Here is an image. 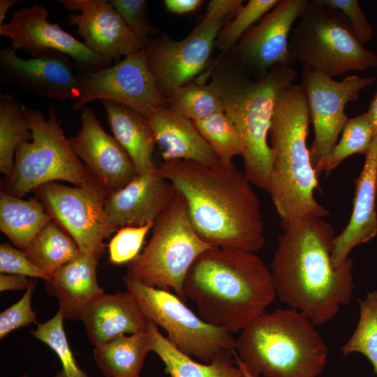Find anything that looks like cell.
<instances>
[{
	"label": "cell",
	"instance_id": "obj_41",
	"mask_svg": "<svg viewBox=\"0 0 377 377\" xmlns=\"http://www.w3.org/2000/svg\"><path fill=\"white\" fill-rule=\"evenodd\" d=\"M0 272L40 278L45 281L50 278V275L28 259L24 251L17 249L7 242L0 245Z\"/></svg>",
	"mask_w": 377,
	"mask_h": 377
},
{
	"label": "cell",
	"instance_id": "obj_15",
	"mask_svg": "<svg viewBox=\"0 0 377 377\" xmlns=\"http://www.w3.org/2000/svg\"><path fill=\"white\" fill-rule=\"evenodd\" d=\"M48 16V10L38 3L23 7L15 11L8 22L0 25V35L10 39V46L16 52L24 50L32 57L56 51L89 71L110 64L84 43L62 29L59 24L50 22Z\"/></svg>",
	"mask_w": 377,
	"mask_h": 377
},
{
	"label": "cell",
	"instance_id": "obj_42",
	"mask_svg": "<svg viewBox=\"0 0 377 377\" xmlns=\"http://www.w3.org/2000/svg\"><path fill=\"white\" fill-rule=\"evenodd\" d=\"M31 279L26 276L14 274H0V291L27 289Z\"/></svg>",
	"mask_w": 377,
	"mask_h": 377
},
{
	"label": "cell",
	"instance_id": "obj_32",
	"mask_svg": "<svg viewBox=\"0 0 377 377\" xmlns=\"http://www.w3.org/2000/svg\"><path fill=\"white\" fill-rule=\"evenodd\" d=\"M360 316L357 326L341 351L343 356L359 353L367 358L377 376V290L358 300Z\"/></svg>",
	"mask_w": 377,
	"mask_h": 377
},
{
	"label": "cell",
	"instance_id": "obj_8",
	"mask_svg": "<svg viewBox=\"0 0 377 377\" xmlns=\"http://www.w3.org/2000/svg\"><path fill=\"white\" fill-rule=\"evenodd\" d=\"M289 49L302 67L332 78L377 67V54L358 41L346 17L312 1L292 29Z\"/></svg>",
	"mask_w": 377,
	"mask_h": 377
},
{
	"label": "cell",
	"instance_id": "obj_2",
	"mask_svg": "<svg viewBox=\"0 0 377 377\" xmlns=\"http://www.w3.org/2000/svg\"><path fill=\"white\" fill-rule=\"evenodd\" d=\"M270 266L276 296L315 325L334 318L353 293V262L332 260V226L307 219L282 226Z\"/></svg>",
	"mask_w": 377,
	"mask_h": 377
},
{
	"label": "cell",
	"instance_id": "obj_14",
	"mask_svg": "<svg viewBox=\"0 0 377 377\" xmlns=\"http://www.w3.org/2000/svg\"><path fill=\"white\" fill-rule=\"evenodd\" d=\"M80 96L72 105L82 110L95 100L114 101L147 119L153 108L168 106L149 71L144 47L119 63L80 75Z\"/></svg>",
	"mask_w": 377,
	"mask_h": 377
},
{
	"label": "cell",
	"instance_id": "obj_9",
	"mask_svg": "<svg viewBox=\"0 0 377 377\" xmlns=\"http://www.w3.org/2000/svg\"><path fill=\"white\" fill-rule=\"evenodd\" d=\"M25 114L33 139L17 148L6 193L22 198L45 184L58 180L75 186L87 184L91 177L73 151L58 122L55 108H48L47 118L36 109L25 108Z\"/></svg>",
	"mask_w": 377,
	"mask_h": 377
},
{
	"label": "cell",
	"instance_id": "obj_28",
	"mask_svg": "<svg viewBox=\"0 0 377 377\" xmlns=\"http://www.w3.org/2000/svg\"><path fill=\"white\" fill-rule=\"evenodd\" d=\"M52 218L42 202L0 193V230L17 248L27 251Z\"/></svg>",
	"mask_w": 377,
	"mask_h": 377
},
{
	"label": "cell",
	"instance_id": "obj_37",
	"mask_svg": "<svg viewBox=\"0 0 377 377\" xmlns=\"http://www.w3.org/2000/svg\"><path fill=\"white\" fill-rule=\"evenodd\" d=\"M154 223L119 228L109 244L110 262L121 265L133 260L140 254L144 240Z\"/></svg>",
	"mask_w": 377,
	"mask_h": 377
},
{
	"label": "cell",
	"instance_id": "obj_36",
	"mask_svg": "<svg viewBox=\"0 0 377 377\" xmlns=\"http://www.w3.org/2000/svg\"><path fill=\"white\" fill-rule=\"evenodd\" d=\"M279 0H249L220 30L216 47L227 50L236 44L256 22L262 19L276 5Z\"/></svg>",
	"mask_w": 377,
	"mask_h": 377
},
{
	"label": "cell",
	"instance_id": "obj_25",
	"mask_svg": "<svg viewBox=\"0 0 377 377\" xmlns=\"http://www.w3.org/2000/svg\"><path fill=\"white\" fill-rule=\"evenodd\" d=\"M114 138L131 159L138 175L155 170L151 155L156 143L147 120L122 104L101 101Z\"/></svg>",
	"mask_w": 377,
	"mask_h": 377
},
{
	"label": "cell",
	"instance_id": "obj_1",
	"mask_svg": "<svg viewBox=\"0 0 377 377\" xmlns=\"http://www.w3.org/2000/svg\"><path fill=\"white\" fill-rule=\"evenodd\" d=\"M158 170L184 196L193 229L209 245L252 253L263 247L259 198L232 162L179 159L163 162Z\"/></svg>",
	"mask_w": 377,
	"mask_h": 377
},
{
	"label": "cell",
	"instance_id": "obj_38",
	"mask_svg": "<svg viewBox=\"0 0 377 377\" xmlns=\"http://www.w3.org/2000/svg\"><path fill=\"white\" fill-rule=\"evenodd\" d=\"M37 283L33 278L22 297L0 314V339H3L12 331L36 323L37 313L31 307V297Z\"/></svg>",
	"mask_w": 377,
	"mask_h": 377
},
{
	"label": "cell",
	"instance_id": "obj_43",
	"mask_svg": "<svg viewBox=\"0 0 377 377\" xmlns=\"http://www.w3.org/2000/svg\"><path fill=\"white\" fill-rule=\"evenodd\" d=\"M168 10L175 14L194 11L202 3L200 0H165L163 1Z\"/></svg>",
	"mask_w": 377,
	"mask_h": 377
},
{
	"label": "cell",
	"instance_id": "obj_19",
	"mask_svg": "<svg viewBox=\"0 0 377 377\" xmlns=\"http://www.w3.org/2000/svg\"><path fill=\"white\" fill-rule=\"evenodd\" d=\"M88 47L110 64L144 47L110 0H59Z\"/></svg>",
	"mask_w": 377,
	"mask_h": 377
},
{
	"label": "cell",
	"instance_id": "obj_23",
	"mask_svg": "<svg viewBox=\"0 0 377 377\" xmlns=\"http://www.w3.org/2000/svg\"><path fill=\"white\" fill-rule=\"evenodd\" d=\"M147 120L164 162L182 159L211 165L218 159L193 121L168 106L153 108Z\"/></svg>",
	"mask_w": 377,
	"mask_h": 377
},
{
	"label": "cell",
	"instance_id": "obj_5",
	"mask_svg": "<svg viewBox=\"0 0 377 377\" xmlns=\"http://www.w3.org/2000/svg\"><path fill=\"white\" fill-rule=\"evenodd\" d=\"M235 352L257 376L318 377L328 348L315 325L288 307L265 312L242 330Z\"/></svg>",
	"mask_w": 377,
	"mask_h": 377
},
{
	"label": "cell",
	"instance_id": "obj_7",
	"mask_svg": "<svg viewBox=\"0 0 377 377\" xmlns=\"http://www.w3.org/2000/svg\"><path fill=\"white\" fill-rule=\"evenodd\" d=\"M211 247L193 229L185 198L177 191L155 221L142 252L128 263L126 275L149 286L171 288L184 302L186 274L196 258Z\"/></svg>",
	"mask_w": 377,
	"mask_h": 377
},
{
	"label": "cell",
	"instance_id": "obj_45",
	"mask_svg": "<svg viewBox=\"0 0 377 377\" xmlns=\"http://www.w3.org/2000/svg\"><path fill=\"white\" fill-rule=\"evenodd\" d=\"M19 2V0H0V25L3 24L8 10Z\"/></svg>",
	"mask_w": 377,
	"mask_h": 377
},
{
	"label": "cell",
	"instance_id": "obj_33",
	"mask_svg": "<svg viewBox=\"0 0 377 377\" xmlns=\"http://www.w3.org/2000/svg\"><path fill=\"white\" fill-rule=\"evenodd\" d=\"M216 157L224 163L243 154L240 134L230 117L224 112L193 121Z\"/></svg>",
	"mask_w": 377,
	"mask_h": 377
},
{
	"label": "cell",
	"instance_id": "obj_11",
	"mask_svg": "<svg viewBox=\"0 0 377 377\" xmlns=\"http://www.w3.org/2000/svg\"><path fill=\"white\" fill-rule=\"evenodd\" d=\"M127 290L135 297L148 320L161 326L178 350L209 363L227 351L235 350L236 339L192 311L177 295L147 286L125 275Z\"/></svg>",
	"mask_w": 377,
	"mask_h": 377
},
{
	"label": "cell",
	"instance_id": "obj_21",
	"mask_svg": "<svg viewBox=\"0 0 377 377\" xmlns=\"http://www.w3.org/2000/svg\"><path fill=\"white\" fill-rule=\"evenodd\" d=\"M377 133L365 155L362 171L355 179L353 210L348 223L333 239L332 260L339 267L356 246L377 235Z\"/></svg>",
	"mask_w": 377,
	"mask_h": 377
},
{
	"label": "cell",
	"instance_id": "obj_39",
	"mask_svg": "<svg viewBox=\"0 0 377 377\" xmlns=\"http://www.w3.org/2000/svg\"><path fill=\"white\" fill-rule=\"evenodd\" d=\"M127 26L140 39L143 45L149 40V35L155 34L150 24L145 0H110Z\"/></svg>",
	"mask_w": 377,
	"mask_h": 377
},
{
	"label": "cell",
	"instance_id": "obj_6",
	"mask_svg": "<svg viewBox=\"0 0 377 377\" xmlns=\"http://www.w3.org/2000/svg\"><path fill=\"white\" fill-rule=\"evenodd\" d=\"M298 76L289 65H278L264 77L252 80L241 71L228 84L219 81L225 112L236 126L243 143L244 175L258 187L269 189L272 152L267 142L272 119L280 93Z\"/></svg>",
	"mask_w": 377,
	"mask_h": 377
},
{
	"label": "cell",
	"instance_id": "obj_31",
	"mask_svg": "<svg viewBox=\"0 0 377 377\" xmlns=\"http://www.w3.org/2000/svg\"><path fill=\"white\" fill-rule=\"evenodd\" d=\"M166 99L169 108L191 121L226 110L222 90L216 80L207 84L191 82L174 89Z\"/></svg>",
	"mask_w": 377,
	"mask_h": 377
},
{
	"label": "cell",
	"instance_id": "obj_16",
	"mask_svg": "<svg viewBox=\"0 0 377 377\" xmlns=\"http://www.w3.org/2000/svg\"><path fill=\"white\" fill-rule=\"evenodd\" d=\"M69 57L51 51L24 59L8 46L0 49V80L24 92L73 102L80 96V75Z\"/></svg>",
	"mask_w": 377,
	"mask_h": 377
},
{
	"label": "cell",
	"instance_id": "obj_40",
	"mask_svg": "<svg viewBox=\"0 0 377 377\" xmlns=\"http://www.w3.org/2000/svg\"><path fill=\"white\" fill-rule=\"evenodd\" d=\"M314 3L337 9L348 19L353 31L362 44L369 42L373 37L374 29L368 22L357 0H311Z\"/></svg>",
	"mask_w": 377,
	"mask_h": 377
},
{
	"label": "cell",
	"instance_id": "obj_27",
	"mask_svg": "<svg viewBox=\"0 0 377 377\" xmlns=\"http://www.w3.org/2000/svg\"><path fill=\"white\" fill-rule=\"evenodd\" d=\"M152 350V339L147 330L121 334L94 346V361L106 377H136L147 355Z\"/></svg>",
	"mask_w": 377,
	"mask_h": 377
},
{
	"label": "cell",
	"instance_id": "obj_12",
	"mask_svg": "<svg viewBox=\"0 0 377 377\" xmlns=\"http://www.w3.org/2000/svg\"><path fill=\"white\" fill-rule=\"evenodd\" d=\"M34 192L52 219L76 242L80 251L98 259L103 240L117 229L105 211L108 193L91 177L86 184L71 187L52 182Z\"/></svg>",
	"mask_w": 377,
	"mask_h": 377
},
{
	"label": "cell",
	"instance_id": "obj_4",
	"mask_svg": "<svg viewBox=\"0 0 377 377\" xmlns=\"http://www.w3.org/2000/svg\"><path fill=\"white\" fill-rule=\"evenodd\" d=\"M310 114L300 84L280 93L269 130L272 166L268 192L281 226L330 214L315 198L317 175L310 159L306 140Z\"/></svg>",
	"mask_w": 377,
	"mask_h": 377
},
{
	"label": "cell",
	"instance_id": "obj_24",
	"mask_svg": "<svg viewBox=\"0 0 377 377\" xmlns=\"http://www.w3.org/2000/svg\"><path fill=\"white\" fill-rule=\"evenodd\" d=\"M98 263L97 257L80 251L45 281V291L58 300L64 319L79 320L83 311L105 294L97 281Z\"/></svg>",
	"mask_w": 377,
	"mask_h": 377
},
{
	"label": "cell",
	"instance_id": "obj_47",
	"mask_svg": "<svg viewBox=\"0 0 377 377\" xmlns=\"http://www.w3.org/2000/svg\"><path fill=\"white\" fill-rule=\"evenodd\" d=\"M136 377H140V376H136Z\"/></svg>",
	"mask_w": 377,
	"mask_h": 377
},
{
	"label": "cell",
	"instance_id": "obj_30",
	"mask_svg": "<svg viewBox=\"0 0 377 377\" xmlns=\"http://www.w3.org/2000/svg\"><path fill=\"white\" fill-rule=\"evenodd\" d=\"M32 139L25 108L11 95L1 93L0 171L7 179L13 172L17 148Z\"/></svg>",
	"mask_w": 377,
	"mask_h": 377
},
{
	"label": "cell",
	"instance_id": "obj_3",
	"mask_svg": "<svg viewBox=\"0 0 377 377\" xmlns=\"http://www.w3.org/2000/svg\"><path fill=\"white\" fill-rule=\"evenodd\" d=\"M183 290L202 320L230 334L265 313L276 297L270 269L256 253L213 246L193 262Z\"/></svg>",
	"mask_w": 377,
	"mask_h": 377
},
{
	"label": "cell",
	"instance_id": "obj_18",
	"mask_svg": "<svg viewBox=\"0 0 377 377\" xmlns=\"http://www.w3.org/2000/svg\"><path fill=\"white\" fill-rule=\"evenodd\" d=\"M68 142L91 177L108 195L124 188L138 175L127 153L105 131L88 105L82 109L77 134L69 138Z\"/></svg>",
	"mask_w": 377,
	"mask_h": 377
},
{
	"label": "cell",
	"instance_id": "obj_17",
	"mask_svg": "<svg viewBox=\"0 0 377 377\" xmlns=\"http://www.w3.org/2000/svg\"><path fill=\"white\" fill-rule=\"evenodd\" d=\"M309 0H279L273 9L253 25L239 39L237 53L242 71L264 77L278 65L295 62L289 49L288 36Z\"/></svg>",
	"mask_w": 377,
	"mask_h": 377
},
{
	"label": "cell",
	"instance_id": "obj_34",
	"mask_svg": "<svg viewBox=\"0 0 377 377\" xmlns=\"http://www.w3.org/2000/svg\"><path fill=\"white\" fill-rule=\"evenodd\" d=\"M64 318L59 310L49 320L37 324L30 333L47 344L58 356L61 369L54 377H89L77 364L68 343L64 326Z\"/></svg>",
	"mask_w": 377,
	"mask_h": 377
},
{
	"label": "cell",
	"instance_id": "obj_29",
	"mask_svg": "<svg viewBox=\"0 0 377 377\" xmlns=\"http://www.w3.org/2000/svg\"><path fill=\"white\" fill-rule=\"evenodd\" d=\"M24 252L34 265L52 275L73 260L80 251L74 239L52 220L43 228Z\"/></svg>",
	"mask_w": 377,
	"mask_h": 377
},
{
	"label": "cell",
	"instance_id": "obj_35",
	"mask_svg": "<svg viewBox=\"0 0 377 377\" xmlns=\"http://www.w3.org/2000/svg\"><path fill=\"white\" fill-rule=\"evenodd\" d=\"M341 133L339 142L331 152L325 172L327 175L349 156L356 154L366 155L374 138L367 112L348 118Z\"/></svg>",
	"mask_w": 377,
	"mask_h": 377
},
{
	"label": "cell",
	"instance_id": "obj_13",
	"mask_svg": "<svg viewBox=\"0 0 377 377\" xmlns=\"http://www.w3.org/2000/svg\"><path fill=\"white\" fill-rule=\"evenodd\" d=\"M376 81L373 75H350L337 81L323 73L302 67L300 84L314 130L309 154L318 176L326 172L331 152L348 119L346 105L357 99L360 91Z\"/></svg>",
	"mask_w": 377,
	"mask_h": 377
},
{
	"label": "cell",
	"instance_id": "obj_10",
	"mask_svg": "<svg viewBox=\"0 0 377 377\" xmlns=\"http://www.w3.org/2000/svg\"><path fill=\"white\" fill-rule=\"evenodd\" d=\"M242 6V0H212L198 25L184 39H149L144 46L147 64L165 98L202 71L220 30Z\"/></svg>",
	"mask_w": 377,
	"mask_h": 377
},
{
	"label": "cell",
	"instance_id": "obj_46",
	"mask_svg": "<svg viewBox=\"0 0 377 377\" xmlns=\"http://www.w3.org/2000/svg\"><path fill=\"white\" fill-rule=\"evenodd\" d=\"M235 363L237 366L239 368V369L242 371L243 375L244 377H259L253 374L251 371H250L247 367L245 366L244 362L240 360V358L237 355L236 352L235 353Z\"/></svg>",
	"mask_w": 377,
	"mask_h": 377
},
{
	"label": "cell",
	"instance_id": "obj_26",
	"mask_svg": "<svg viewBox=\"0 0 377 377\" xmlns=\"http://www.w3.org/2000/svg\"><path fill=\"white\" fill-rule=\"evenodd\" d=\"M147 330L152 339V351L163 361L165 372L171 377H244L235 367L234 351H227L209 363L200 364L175 348L157 328L148 320Z\"/></svg>",
	"mask_w": 377,
	"mask_h": 377
},
{
	"label": "cell",
	"instance_id": "obj_20",
	"mask_svg": "<svg viewBox=\"0 0 377 377\" xmlns=\"http://www.w3.org/2000/svg\"><path fill=\"white\" fill-rule=\"evenodd\" d=\"M177 193L174 185L157 168L137 175L124 188L108 194L105 200L106 215L117 229L155 222Z\"/></svg>",
	"mask_w": 377,
	"mask_h": 377
},
{
	"label": "cell",
	"instance_id": "obj_44",
	"mask_svg": "<svg viewBox=\"0 0 377 377\" xmlns=\"http://www.w3.org/2000/svg\"><path fill=\"white\" fill-rule=\"evenodd\" d=\"M367 114L375 136L377 133V89L369 103Z\"/></svg>",
	"mask_w": 377,
	"mask_h": 377
},
{
	"label": "cell",
	"instance_id": "obj_22",
	"mask_svg": "<svg viewBox=\"0 0 377 377\" xmlns=\"http://www.w3.org/2000/svg\"><path fill=\"white\" fill-rule=\"evenodd\" d=\"M81 320L94 346L105 343L121 334L147 330L148 320L131 292L104 294L82 313Z\"/></svg>",
	"mask_w": 377,
	"mask_h": 377
}]
</instances>
